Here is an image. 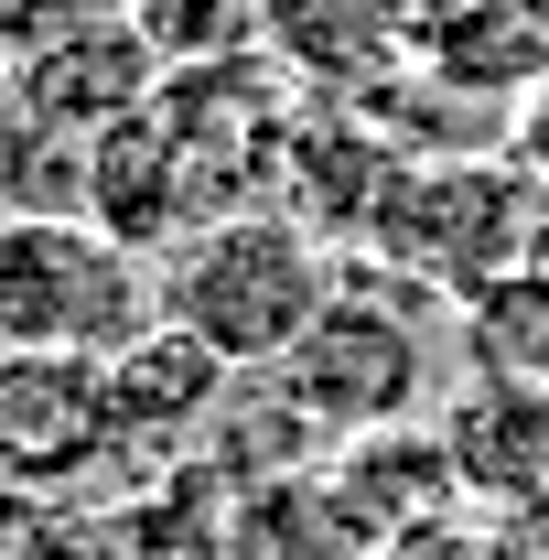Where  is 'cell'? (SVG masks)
I'll use <instances>...</instances> for the list:
<instances>
[{"label": "cell", "mask_w": 549, "mask_h": 560, "mask_svg": "<svg viewBox=\"0 0 549 560\" xmlns=\"http://www.w3.org/2000/svg\"><path fill=\"white\" fill-rule=\"evenodd\" d=\"M442 464L475 506H506L517 528L549 517V388L539 377H464L442 410Z\"/></svg>", "instance_id": "cell-7"}, {"label": "cell", "mask_w": 549, "mask_h": 560, "mask_svg": "<svg viewBox=\"0 0 549 560\" xmlns=\"http://www.w3.org/2000/svg\"><path fill=\"white\" fill-rule=\"evenodd\" d=\"M528 270H539V280H549V215H539V248H528Z\"/></svg>", "instance_id": "cell-15"}, {"label": "cell", "mask_w": 549, "mask_h": 560, "mask_svg": "<svg viewBox=\"0 0 549 560\" xmlns=\"http://www.w3.org/2000/svg\"><path fill=\"white\" fill-rule=\"evenodd\" d=\"M335 291H344L335 248H324L291 206H237V215H215V226H195L184 248L151 259L162 324H184V335L215 346L226 366H280V355L324 324Z\"/></svg>", "instance_id": "cell-1"}, {"label": "cell", "mask_w": 549, "mask_h": 560, "mask_svg": "<svg viewBox=\"0 0 549 560\" xmlns=\"http://www.w3.org/2000/svg\"><path fill=\"white\" fill-rule=\"evenodd\" d=\"M151 97H162V55H151V33H140L130 11H86L44 55L11 66V119L44 130V140H75V162H86L97 130L140 119Z\"/></svg>", "instance_id": "cell-6"}, {"label": "cell", "mask_w": 549, "mask_h": 560, "mask_svg": "<svg viewBox=\"0 0 549 560\" xmlns=\"http://www.w3.org/2000/svg\"><path fill=\"white\" fill-rule=\"evenodd\" d=\"M517 162H528V173L549 184V86L528 97V108H517Z\"/></svg>", "instance_id": "cell-14"}, {"label": "cell", "mask_w": 549, "mask_h": 560, "mask_svg": "<svg viewBox=\"0 0 549 560\" xmlns=\"http://www.w3.org/2000/svg\"><path fill=\"white\" fill-rule=\"evenodd\" d=\"M97 560H226V539H215V506L206 486L173 464L162 486H140L108 528H97Z\"/></svg>", "instance_id": "cell-11"}, {"label": "cell", "mask_w": 549, "mask_h": 560, "mask_svg": "<svg viewBox=\"0 0 549 560\" xmlns=\"http://www.w3.org/2000/svg\"><path fill=\"white\" fill-rule=\"evenodd\" d=\"M0 560H11V550H0Z\"/></svg>", "instance_id": "cell-16"}, {"label": "cell", "mask_w": 549, "mask_h": 560, "mask_svg": "<svg viewBox=\"0 0 549 560\" xmlns=\"http://www.w3.org/2000/svg\"><path fill=\"white\" fill-rule=\"evenodd\" d=\"M108 464H119L108 366L97 355L0 346V495H75Z\"/></svg>", "instance_id": "cell-5"}, {"label": "cell", "mask_w": 549, "mask_h": 560, "mask_svg": "<svg viewBox=\"0 0 549 560\" xmlns=\"http://www.w3.org/2000/svg\"><path fill=\"white\" fill-rule=\"evenodd\" d=\"M226 377H237V366H226L215 346H195L184 324L130 335V346L108 355V431H119V464H130V453H184V442L215 420Z\"/></svg>", "instance_id": "cell-10"}, {"label": "cell", "mask_w": 549, "mask_h": 560, "mask_svg": "<svg viewBox=\"0 0 549 560\" xmlns=\"http://www.w3.org/2000/svg\"><path fill=\"white\" fill-rule=\"evenodd\" d=\"M248 33L280 75H302L335 108H366L388 86V66L410 55L399 0H248Z\"/></svg>", "instance_id": "cell-8"}, {"label": "cell", "mask_w": 549, "mask_h": 560, "mask_svg": "<svg viewBox=\"0 0 549 560\" xmlns=\"http://www.w3.org/2000/svg\"><path fill=\"white\" fill-rule=\"evenodd\" d=\"M539 215H549V184L517 151H453V162H410V173H399V195L377 215L366 259L399 280V291L475 302V291L528 270Z\"/></svg>", "instance_id": "cell-2"}, {"label": "cell", "mask_w": 549, "mask_h": 560, "mask_svg": "<svg viewBox=\"0 0 549 560\" xmlns=\"http://www.w3.org/2000/svg\"><path fill=\"white\" fill-rule=\"evenodd\" d=\"M464 11H484V0H399V22H410V55L431 44V33H453Z\"/></svg>", "instance_id": "cell-13"}, {"label": "cell", "mask_w": 549, "mask_h": 560, "mask_svg": "<svg viewBox=\"0 0 549 560\" xmlns=\"http://www.w3.org/2000/svg\"><path fill=\"white\" fill-rule=\"evenodd\" d=\"M151 324V259L119 248L97 215H0V346L108 366Z\"/></svg>", "instance_id": "cell-3"}, {"label": "cell", "mask_w": 549, "mask_h": 560, "mask_svg": "<svg viewBox=\"0 0 549 560\" xmlns=\"http://www.w3.org/2000/svg\"><path fill=\"white\" fill-rule=\"evenodd\" d=\"M66 22H86V0H0V55L22 66V55H44Z\"/></svg>", "instance_id": "cell-12"}, {"label": "cell", "mask_w": 549, "mask_h": 560, "mask_svg": "<svg viewBox=\"0 0 549 560\" xmlns=\"http://www.w3.org/2000/svg\"><path fill=\"white\" fill-rule=\"evenodd\" d=\"M280 410L302 431H335V442H377L420 410L431 388V346H420V313L399 302V280H344L324 302V324L270 366Z\"/></svg>", "instance_id": "cell-4"}, {"label": "cell", "mask_w": 549, "mask_h": 560, "mask_svg": "<svg viewBox=\"0 0 549 560\" xmlns=\"http://www.w3.org/2000/svg\"><path fill=\"white\" fill-rule=\"evenodd\" d=\"M399 173H410V151L399 140H377L355 108H313V119H291V151H280V206L302 215L324 248H366L377 237V215L399 195Z\"/></svg>", "instance_id": "cell-9"}]
</instances>
